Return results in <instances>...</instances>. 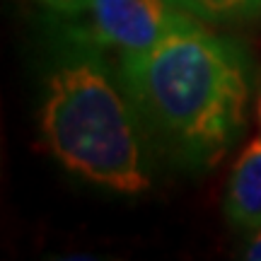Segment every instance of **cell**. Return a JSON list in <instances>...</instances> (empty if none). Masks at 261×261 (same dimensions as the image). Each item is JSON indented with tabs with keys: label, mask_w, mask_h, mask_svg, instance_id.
Here are the masks:
<instances>
[{
	"label": "cell",
	"mask_w": 261,
	"mask_h": 261,
	"mask_svg": "<svg viewBox=\"0 0 261 261\" xmlns=\"http://www.w3.org/2000/svg\"><path fill=\"white\" fill-rule=\"evenodd\" d=\"M237 256L244 261H261V225L256 230L242 232V242L237 247Z\"/></svg>",
	"instance_id": "7"
},
{
	"label": "cell",
	"mask_w": 261,
	"mask_h": 261,
	"mask_svg": "<svg viewBox=\"0 0 261 261\" xmlns=\"http://www.w3.org/2000/svg\"><path fill=\"white\" fill-rule=\"evenodd\" d=\"M223 211L237 232H249L261 225V136L249 140L234 160Z\"/></svg>",
	"instance_id": "4"
},
{
	"label": "cell",
	"mask_w": 261,
	"mask_h": 261,
	"mask_svg": "<svg viewBox=\"0 0 261 261\" xmlns=\"http://www.w3.org/2000/svg\"><path fill=\"white\" fill-rule=\"evenodd\" d=\"M34 3L44 5L56 15H63V17H80L90 0H34Z\"/></svg>",
	"instance_id": "6"
},
{
	"label": "cell",
	"mask_w": 261,
	"mask_h": 261,
	"mask_svg": "<svg viewBox=\"0 0 261 261\" xmlns=\"http://www.w3.org/2000/svg\"><path fill=\"white\" fill-rule=\"evenodd\" d=\"M179 5L208 24H242L261 17V0H179Z\"/></svg>",
	"instance_id": "5"
},
{
	"label": "cell",
	"mask_w": 261,
	"mask_h": 261,
	"mask_svg": "<svg viewBox=\"0 0 261 261\" xmlns=\"http://www.w3.org/2000/svg\"><path fill=\"white\" fill-rule=\"evenodd\" d=\"M259 119H261V99H259Z\"/></svg>",
	"instance_id": "8"
},
{
	"label": "cell",
	"mask_w": 261,
	"mask_h": 261,
	"mask_svg": "<svg viewBox=\"0 0 261 261\" xmlns=\"http://www.w3.org/2000/svg\"><path fill=\"white\" fill-rule=\"evenodd\" d=\"M83 15L87 39L102 48H114L119 58L145 54L189 15L179 0H90Z\"/></svg>",
	"instance_id": "3"
},
{
	"label": "cell",
	"mask_w": 261,
	"mask_h": 261,
	"mask_svg": "<svg viewBox=\"0 0 261 261\" xmlns=\"http://www.w3.org/2000/svg\"><path fill=\"white\" fill-rule=\"evenodd\" d=\"M104 48L70 32L44 85L39 128L70 174L112 194L140 196L152 184L150 145Z\"/></svg>",
	"instance_id": "2"
},
{
	"label": "cell",
	"mask_w": 261,
	"mask_h": 261,
	"mask_svg": "<svg viewBox=\"0 0 261 261\" xmlns=\"http://www.w3.org/2000/svg\"><path fill=\"white\" fill-rule=\"evenodd\" d=\"M119 80L150 145L181 169L215 167L244 128L249 63L194 15L150 51L121 58Z\"/></svg>",
	"instance_id": "1"
}]
</instances>
